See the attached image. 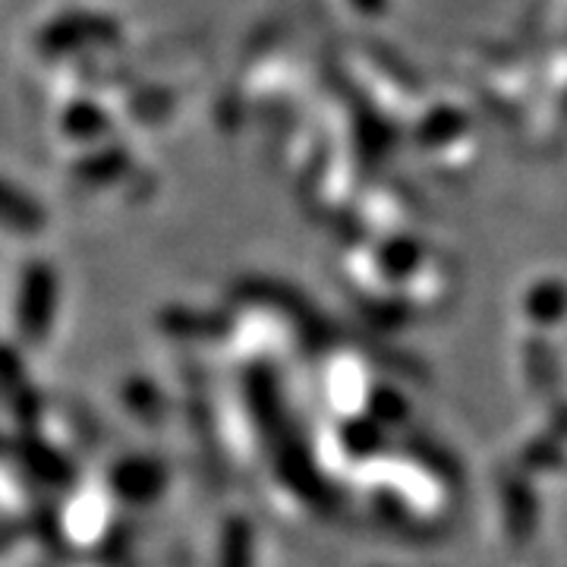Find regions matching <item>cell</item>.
Here are the masks:
<instances>
[{
  "instance_id": "cell-4",
  "label": "cell",
  "mask_w": 567,
  "mask_h": 567,
  "mask_svg": "<svg viewBox=\"0 0 567 567\" xmlns=\"http://www.w3.org/2000/svg\"><path fill=\"white\" fill-rule=\"evenodd\" d=\"M99 111H92L89 104H73L66 114H63V130H66V136H73V140H89V136H95L99 133Z\"/></svg>"
},
{
  "instance_id": "cell-2",
  "label": "cell",
  "mask_w": 567,
  "mask_h": 567,
  "mask_svg": "<svg viewBox=\"0 0 567 567\" xmlns=\"http://www.w3.org/2000/svg\"><path fill=\"white\" fill-rule=\"evenodd\" d=\"M107 35V22L89 13H63L54 22H48L39 32V51L44 58H61L70 54L89 41H99Z\"/></svg>"
},
{
  "instance_id": "cell-1",
  "label": "cell",
  "mask_w": 567,
  "mask_h": 567,
  "mask_svg": "<svg viewBox=\"0 0 567 567\" xmlns=\"http://www.w3.org/2000/svg\"><path fill=\"white\" fill-rule=\"evenodd\" d=\"M58 312V271L48 262H29L17 290V331L25 344H41L51 334Z\"/></svg>"
},
{
  "instance_id": "cell-3",
  "label": "cell",
  "mask_w": 567,
  "mask_h": 567,
  "mask_svg": "<svg viewBox=\"0 0 567 567\" xmlns=\"http://www.w3.org/2000/svg\"><path fill=\"white\" fill-rule=\"evenodd\" d=\"M44 221H48V215L39 199L0 177V227H7L20 237H35L44 230Z\"/></svg>"
}]
</instances>
